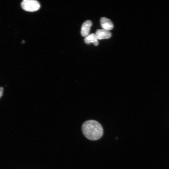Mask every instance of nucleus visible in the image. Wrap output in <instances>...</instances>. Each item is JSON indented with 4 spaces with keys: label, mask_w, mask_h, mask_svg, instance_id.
Returning a JSON list of instances; mask_svg holds the SVG:
<instances>
[{
    "label": "nucleus",
    "mask_w": 169,
    "mask_h": 169,
    "mask_svg": "<svg viewBox=\"0 0 169 169\" xmlns=\"http://www.w3.org/2000/svg\"><path fill=\"white\" fill-rule=\"evenodd\" d=\"M82 131L84 136L91 140H97L102 136L103 129L101 124L94 120L85 121L82 126Z\"/></svg>",
    "instance_id": "1"
},
{
    "label": "nucleus",
    "mask_w": 169,
    "mask_h": 169,
    "mask_svg": "<svg viewBox=\"0 0 169 169\" xmlns=\"http://www.w3.org/2000/svg\"><path fill=\"white\" fill-rule=\"evenodd\" d=\"M22 8L24 10L30 12L36 11L40 8V4L35 0H24L21 3Z\"/></svg>",
    "instance_id": "2"
},
{
    "label": "nucleus",
    "mask_w": 169,
    "mask_h": 169,
    "mask_svg": "<svg viewBox=\"0 0 169 169\" xmlns=\"http://www.w3.org/2000/svg\"><path fill=\"white\" fill-rule=\"evenodd\" d=\"M92 25V23L90 20H87L83 23L81 29V34L82 36L86 37L89 34Z\"/></svg>",
    "instance_id": "3"
},
{
    "label": "nucleus",
    "mask_w": 169,
    "mask_h": 169,
    "mask_svg": "<svg viewBox=\"0 0 169 169\" xmlns=\"http://www.w3.org/2000/svg\"><path fill=\"white\" fill-rule=\"evenodd\" d=\"M98 39H107L110 38L111 33L109 30L104 29H98L95 33Z\"/></svg>",
    "instance_id": "4"
},
{
    "label": "nucleus",
    "mask_w": 169,
    "mask_h": 169,
    "mask_svg": "<svg viewBox=\"0 0 169 169\" xmlns=\"http://www.w3.org/2000/svg\"><path fill=\"white\" fill-rule=\"evenodd\" d=\"M100 23L103 29L109 31L112 29L113 28V24L111 20L106 17L101 18Z\"/></svg>",
    "instance_id": "5"
},
{
    "label": "nucleus",
    "mask_w": 169,
    "mask_h": 169,
    "mask_svg": "<svg viewBox=\"0 0 169 169\" xmlns=\"http://www.w3.org/2000/svg\"><path fill=\"white\" fill-rule=\"evenodd\" d=\"M84 41L87 44L92 43L95 46L98 44V39L95 33H91L87 36L84 39Z\"/></svg>",
    "instance_id": "6"
},
{
    "label": "nucleus",
    "mask_w": 169,
    "mask_h": 169,
    "mask_svg": "<svg viewBox=\"0 0 169 169\" xmlns=\"http://www.w3.org/2000/svg\"><path fill=\"white\" fill-rule=\"evenodd\" d=\"M3 88L2 87H0V98L2 96L3 94Z\"/></svg>",
    "instance_id": "7"
}]
</instances>
